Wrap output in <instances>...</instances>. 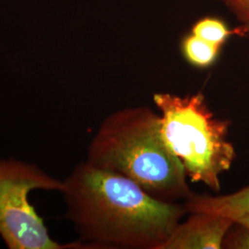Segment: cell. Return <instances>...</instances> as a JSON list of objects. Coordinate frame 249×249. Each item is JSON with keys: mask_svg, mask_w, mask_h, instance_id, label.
<instances>
[{"mask_svg": "<svg viewBox=\"0 0 249 249\" xmlns=\"http://www.w3.org/2000/svg\"><path fill=\"white\" fill-rule=\"evenodd\" d=\"M66 217L89 249H160L184 204L159 200L129 178L82 161L63 180Z\"/></svg>", "mask_w": 249, "mask_h": 249, "instance_id": "obj_1", "label": "cell"}, {"mask_svg": "<svg viewBox=\"0 0 249 249\" xmlns=\"http://www.w3.org/2000/svg\"><path fill=\"white\" fill-rule=\"evenodd\" d=\"M87 161L129 178L151 196L174 203L192 194L185 169L160 134V116L148 107L110 114L90 141Z\"/></svg>", "mask_w": 249, "mask_h": 249, "instance_id": "obj_2", "label": "cell"}, {"mask_svg": "<svg viewBox=\"0 0 249 249\" xmlns=\"http://www.w3.org/2000/svg\"><path fill=\"white\" fill-rule=\"evenodd\" d=\"M152 100L160 111L163 142L187 178L219 193L221 176L231 169L236 157L228 139L231 121L214 116L201 91L185 96L157 92Z\"/></svg>", "mask_w": 249, "mask_h": 249, "instance_id": "obj_3", "label": "cell"}, {"mask_svg": "<svg viewBox=\"0 0 249 249\" xmlns=\"http://www.w3.org/2000/svg\"><path fill=\"white\" fill-rule=\"evenodd\" d=\"M63 180L36 163L0 159V237L9 249H89L81 241L53 240L44 218L30 200L35 190L58 191Z\"/></svg>", "mask_w": 249, "mask_h": 249, "instance_id": "obj_4", "label": "cell"}, {"mask_svg": "<svg viewBox=\"0 0 249 249\" xmlns=\"http://www.w3.org/2000/svg\"><path fill=\"white\" fill-rule=\"evenodd\" d=\"M178 223L160 249H220L233 223L218 214L191 213Z\"/></svg>", "mask_w": 249, "mask_h": 249, "instance_id": "obj_5", "label": "cell"}, {"mask_svg": "<svg viewBox=\"0 0 249 249\" xmlns=\"http://www.w3.org/2000/svg\"><path fill=\"white\" fill-rule=\"evenodd\" d=\"M187 214L209 213L218 214L249 229V185L236 192L225 195H204L193 193L185 199Z\"/></svg>", "mask_w": 249, "mask_h": 249, "instance_id": "obj_6", "label": "cell"}, {"mask_svg": "<svg viewBox=\"0 0 249 249\" xmlns=\"http://www.w3.org/2000/svg\"><path fill=\"white\" fill-rule=\"evenodd\" d=\"M223 47L213 45L189 33L183 36L180 50L188 64L196 69H208L217 61Z\"/></svg>", "mask_w": 249, "mask_h": 249, "instance_id": "obj_7", "label": "cell"}, {"mask_svg": "<svg viewBox=\"0 0 249 249\" xmlns=\"http://www.w3.org/2000/svg\"><path fill=\"white\" fill-rule=\"evenodd\" d=\"M190 33L213 45L223 47L232 35L237 34V31L231 30L223 18L205 16L193 23Z\"/></svg>", "mask_w": 249, "mask_h": 249, "instance_id": "obj_8", "label": "cell"}, {"mask_svg": "<svg viewBox=\"0 0 249 249\" xmlns=\"http://www.w3.org/2000/svg\"><path fill=\"white\" fill-rule=\"evenodd\" d=\"M222 249H249V228L233 223L223 238Z\"/></svg>", "mask_w": 249, "mask_h": 249, "instance_id": "obj_9", "label": "cell"}, {"mask_svg": "<svg viewBox=\"0 0 249 249\" xmlns=\"http://www.w3.org/2000/svg\"><path fill=\"white\" fill-rule=\"evenodd\" d=\"M231 11L241 22V24L249 23V0H216Z\"/></svg>", "mask_w": 249, "mask_h": 249, "instance_id": "obj_10", "label": "cell"}, {"mask_svg": "<svg viewBox=\"0 0 249 249\" xmlns=\"http://www.w3.org/2000/svg\"><path fill=\"white\" fill-rule=\"evenodd\" d=\"M237 34L241 35V36H246V35H249V23L248 24H241L240 27H238L236 29Z\"/></svg>", "mask_w": 249, "mask_h": 249, "instance_id": "obj_11", "label": "cell"}]
</instances>
